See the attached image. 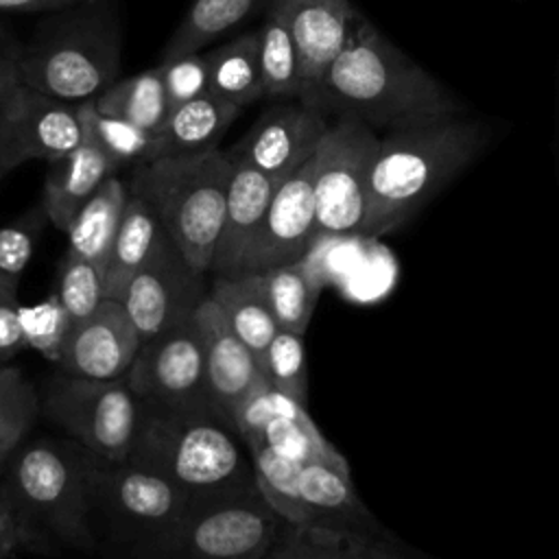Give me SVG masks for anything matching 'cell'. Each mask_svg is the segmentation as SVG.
<instances>
[{
  "label": "cell",
  "instance_id": "cell-31",
  "mask_svg": "<svg viewBox=\"0 0 559 559\" xmlns=\"http://www.w3.org/2000/svg\"><path fill=\"white\" fill-rule=\"evenodd\" d=\"M79 120L83 127V140L105 153L118 170L122 166H140L157 157V133L122 118L100 114L94 98L79 103Z\"/></svg>",
  "mask_w": 559,
  "mask_h": 559
},
{
  "label": "cell",
  "instance_id": "cell-27",
  "mask_svg": "<svg viewBox=\"0 0 559 559\" xmlns=\"http://www.w3.org/2000/svg\"><path fill=\"white\" fill-rule=\"evenodd\" d=\"M262 98L299 100V63L284 0H273L266 7L264 22L258 31Z\"/></svg>",
  "mask_w": 559,
  "mask_h": 559
},
{
  "label": "cell",
  "instance_id": "cell-41",
  "mask_svg": "<svg viewBox=\"0 0 559 559\" xmlns=\"http://www.w3.org/2000/svg\"><path fill=\"white\" fill-rule=\"evenodd\" d=\"M26 347L22 323H20V301L17 290L0 288V367Z\"/></svg>",
  "mask_w": 559,
  "mask_h": 559
},
{
  "label": "cell",
  "instance_id": "cell-9",
  "mask_svg": "<svg viewBox=\"0 0 559 559\" xmlns=\"http://www.w3.org/2000/svg\"><path fill=\"white\" fill-rule=\"evenodd\" d=\"M44 411L87 452L124 461L135 445L144 402L127 380H90L66 373L50 386Z\"/></svg>",
  "mask_w": 559,
  "mask_h": 559
},
{
  "label": "cell",
  "instance_id": "cell-5",
  "mask_svg": "<svg viewBox=\"0 0 559 559\" xmlns=\"http://www.w3.org/2000/svg\"><path fill=\"white\" fill-rule=\"evenodd\" d=\"M7 489L24 513L68 544L92 548L83 448L37 439L9 456Z\"/></svg>",
  "mask_w": 559,
  "mask_h": 559
},
{
  "label": "cell",
  "instance_id": "cell-1",
  "mask_svg": "<svg viewBox=\"0 0 559 559\" xmlns=\"http://www.w3.org/2000/svg\"><path fill=\"white\" fill-rule=\"evenodd\" d=\"M304 103L376 129L456 118L465 105L358 15L347 44Z\"/></svg>",
  "mask_w": 559,
  "mask_h": 559
},
{
  "label": "cell",
  "instance_id": "cell-17",
  "mask_svg": "<svg viewBox=\"0 0 559 559\" xmlns=\"http://www.w3.org/2000/svg\"><path fill=\"white\" fill-rule=\"evenodd\" d=\"M205 358V380L214 408L231 424L238 404L262 382H269L249 347L236 336L218 304L207 295L192 314ZM234 426V424H231Z\"/></svg>",
  "mask_w": 559,
  "mask_h": 559
},
{
  "label": "cell",
  "instance_id": "cell-36",
  "mask_svg": "<svg viewBox=\"0 0 559 559\" xmlns=\"http://www.w3.org/2000/svg\"><path fill=\"white\" fill-rule=\"evenodd\" d=\"M262 371L275 391L306 406L308 376H306V352H304L301 334L277 330V334L269 345Z\"/></svg>",
  "mask_w": 559,
  "mask_h": 559
},
{
  "label": "cell",
  "instance_id": "cell-44",
  "mask_svg": "<svg viewBox=\"0 0 559 559\" xmlns=\"http://www.w3.org/2000/svg\"><path fill=\"white\" fill-rule=\"evenodd\" d=\"M4 175H7V173H4V168H2V166H0V179H2V177H4Z\"/></svg>",
  "mask_w": 559,
  "mask_h": 559
},
{
  "label": "cell",
  "instance_id": "cell-24",
  "mask_svg": "<svg viewBox=\"0 0 559 559\" xmlns=\"http://www.w3.org/2000/svg\"><path fill=\"white\" fill-rule=\"evenodd\" d=\"M275 406L277 415L266 424L262 432L264 445L299 465L321 463L325 467L336 469L343 476H349V465L345 456L336 452L330 445V441L321 435L304 404L275 391Z\"/></svg>",
  "mask_w": 559,
  "mask_h": 559
},
{
  "label": "cell",
  "instance_id": "cell-20",
  "mask_svg": "<svg viewBox=\"0 0 559 559\" xmlns=\"http://www.w3.org/2000/svg\"><path fill=\"white\" fill-rule=\"evenodd\" d=\"M116 173L114 162L85 140L63 157L50 162L41 201L48 221L66 231L79 207Z\"/></svg>",
  "mask_w": 559,
  "mask_h": 559
},
{
  "label": "cell",
  "instance_id": "cell-11",
  "mask_svg": "<svg viewBox=\"0 0 559 559\" xmlns=\"http://www.w3.org/2000/svg\"><path fill=\"white\" fill-rule=\"evenodd\" d=\"M203 277L205 275L197 273L166 236L118 299L140 343L192 319L197 306L207 295Z\"/></svg>",
  "mask_w": 559,
  "mask_h": 559
},
{
  "label": "cell",
  "instance_id": "cell-12",
  "mask_svg": "<svg viewBox=\"0 0 559 559\" xmlns=\"http://www.w3.org/2000/svg\"><path fill=\"white\" fill-rule=\"evenodd\" d=\"M124 380L144 404L214 408L205 380L203 347L192 319L140 343Z\"/></svg>",
  "mask_w": 559,
  "mask_h": 559
},
{
  "label": "cell",
  "instance_id": "cell-4",
  "mask_svg": "<svg viewBox=\"0 0 559 559\" xmlns=\"http://www.w3.org/2000/svg\"><path fill=\"white\" fill-rule=\"evenodd\" d=\"M231 170L227 153L207 148L144 162L129 183V192L151 205L168 238L201 275L212 266Z\"/></svg>",
  "mask_w": 559,
  "mask_h": 559
},
{
  "label": "cell",
  "instance_id": "cell-2",
  "mask_svg": "<svg viewBox=\"0 0 559 559\" xmlns=\"http://www.w3.org/2000/svg\"><path fill=\"white\" fill-rule=\"evenodd\" d=\"M478 120L443 118L391 129L378 142L369 170L360 236L400 227L485 146Z\"/></svg>",
  "mask_w": 559,
  "mask_h": 559
},
{
  "label": "cell",
  "instance_id": "cell-32",
  "mask_svg": "<svg viewBox=\"0 0 559 559\" xmlns=\"http://www.w3.org/2000/svg\"><path fill=\"white\" fill-rule=\"evenodd\" d=\"M273 0H194L170 37L164 59H175L188 52H199L207 41L227 33L249 15L258 13Z\"/></svg>",
  "mask_w": 559,
  "mask_h": 559
},
{
  "label": "cell",
  "instance_id": "cell-23",
  "mask_svg": "<svg viewBox=\"0 0 559 559\" xmlns=\"http://www.w3.org/2000/svg\"><path fill=\"white\" fill-rule=\"evenodd\" d=\"M210 297L218 304L236 336L249 347L260 369H264L269 345L280 328L262 290L260 273L214 277Z\"/></svg>",
  "mask_w": 559,
  "mask_h": 559
},
{
  "label": "cell",
  "instance_id": "cell-43",
  "mask_svg": "<svg viewBox=\"0 0 559 559\" xmlns=\"http://www.w3.org/2000/svg\"><path fill=\"white\" fill-rule=\"evenodd\" d=\"M79 0H0V9L4 11H41V9H59L74 4Z\"/></svg>",
  "mask_w": 559,
  "mask_h": 559
},
{
  "label": "cell",
  "instance_id": "cell-33",
  "mask_svg": "<svg viewBox=\"0 0 559 559\" xmlns=\"http://www.w3.org/2000/svg\"><path fill=\"white\" fill-rule=\"evenodd\" d=\"M255 487L260 496L271 504V509L293 526H308L310 513L299 496V469L301 465L277 454L269 445L260 443L249 450Z\"/></svg>",
  "mask_w": 559,
  "mask_h": 559
},
{
  "label": "cell",
  "instance_id": "cell-25",
  "mask_svg": "<svg viewBox=\"0 0 559 559\" xmlns=\"http://www.w3.org/2000/svg\"><path fill=\"white\" fill-rule=\"evenodd\" d=\"M297 485L299 496L310 513L308 526L332 528L341 533H349L347 526H356L358 533L362 531V524L373 526L371 515L354 493L349 476H343L321 463H306L299 469Z\"/></svg>",
  "mask_w": 559,
  "mask_h": 559
},
{
  "label": "cell",
  "instance_id": "cell-28",
  "mask_svg": "<svg viewBox=\"0 0 559 559\" xmlns=\"http://www.w3.org/2000/svg\"><path fill=\"white\" fill-rule=\"evenodd\" d=\"M205 57L212 94L238 107H247L262 98L258 31L242 33Z\"/></svg>",
  "mask_w": 559,
  "mask_h": 559
},
{
  "label": "cell",
  "instance_id": "cell-38",
  "mask_svg": "<svg viewBox=\"0 0 559 559\" xmlns=\"http://www.w3.org/2000/svg\"><path fill=\"white\" fill-rule=\"evenodd\" d=\"M159 72L168 107H177L210 92V70L205 55L188 52L175 59H164Z\"/></svg>",
  "mask_w": 559,
  "mask_h": 559
},
{
  "label": "cell",
  "instance_id": "cell-26",
  "mask_svg": "<svg viewBox=\"0 0 559 559\" xmlns=\"http://www.w3.org/2000/svg\"><path fill=\"white\" fill-rule=\"evenodd\" d=\"M127 197L129 188L122 183V179L116 175L107 177L70 221L66 229V255L94 262L103 269L118 223L122 218Z\"/></svg>",
  "mask_w": 559,
  "mask_h": 559
},
{
  "label": "cell",
  "instance_id": "cell-30",
  "mask_svg": "<svg viewBox=\"0 0 559 559\" xmlns=\"http://www.w3.org/2000/svg\"><path fill=\"white\" fill-rule=\"evenodd\" d=\"M94 105L105 116L122 118L153 133L159 131L170 109L159 66L107 85L94 98Z\"/></svg>",
  "mask_w": 559,
  "mask_h": 559
},
{
  "label": "cell",
  "instance_id": "cell-45",
  "mask_svg": "<svg viewBox=\"0 0 559 559\" xmlns=\"http://www.w3.org/2000/svg\"><path fill=\"white\" fill-rule=\"evenodd\" d=\"M2 485H4V483H0V489H2Z\"/></svg>",
  "mask_w": 559,
  "mask_h": 559
},
{
  "label": "cell",
  "instance_id": "cell-15",
  "mask_svg": "<svg viewBox=\"0 0 559 559\" xmlns=\"http://www.w3.org/2000/svg\"><path fill=\"white\" fill-rule=\"evenodd\" d=\"M81 142L79 103L46 96L24 83L0 133V166L9 173L28 159L55 162Z\"/></svg>",
  "mask_w": 559,
  "mask_h": 559
},
{
  "label": "cell",
  "instance_id": "cell-19",
  "mask_svg": "<svg viewBox=\"0 0 559 559\" xmlns=\"http://www.w3.org/2000/svg\"><path fill=\"white\" fill-rule=\"evenodd\" d=\"M282 181L284 179H275L251 166L234 164L227 188L223 227L210 266V273L214 277H231L240 273L242 258Z\"/></svg>",
  "mask_w": 559,
  "mask_h": 559
},
{
  "label": "cell",
  "instance_id": "cell-42",
  "mask_svg": "<svg viewBox=\"0 0 559 559\" xmlns=\"http://www.w3.org/2000/svg\"><path fill=\"white\" fill-rule=\"evenodd\" d=\"M24 87L20 70V52L0 48V133L15 107V100Z\"/></svg>",
  "mask_w": 559,
  "mask_h": 559
},
{
  "label": "cell",
  "instance_id": "cell-39",
  "mask_svg": "<svg viewBox=\"0 0 559 559\" xmlns=\"http://www.w3.org/2000/svg\"><path fill=\"white\" fill-rule=\"evenodd\" d=\"M20 323L26 345L37 347L50 360H57L59 345L68 332V319L57 295L31 308L20 306Z\"/></svg>",
  "mask_w": 559,
  "mask_h": 559
},
{
  "label": "cell",
  "instance_id": "cell-14",
  "mask_svg": "<svg viewBox=\"0 0 559 559\" xmlns=\"http://www.w3.org/2000/svg\"><path fill=\"white\" fill-rule=\"evenodd\" d=\"M317 236L314 155L290 173L275 190L266 214L242 258L240 273H264L304 260Z\"/></svg>",
  "mask_w": 559,
  "mask_h": 559
},
{
  "label": "cell",
  "instance_id": "cell-34",
  "mask_svg": "<svg viewBox=\"0 0 559 559\" xmlns=\"http://www.w3.org/2000/svg\"><path fill=\"white\" fill-rule=\"evenodd\" d=\"M39 411V397L20 369L0 367V465L15 452Z\"/></svg>",
  "mask_w": 559,
  "mask_h": 559
},
{
  "label": "cell",
  "instance_id": "cell-13",
  "mask_svg": "<svg viewBox=\"0 0 559 559\" xmlns=\"http://www.w3.org/2000/svg\"><path fill=\"white\" fill-rule=\"evenodd\" d=\"M330 124L328 114L304 100H275L227 151V157L286 179L317 153Z\"/></svg>",
  "mask_w": 559,
  "mask_h": 559
},
{
  "label": "cell",
  "instance_id": "cell-8",
  "mask_svg": "<svg viewBox=\"0 0 559 559\" xmlns=\"http://www.w3.org/2000/svg\"><path fill=\"white\" fill-rule=\"evenodd\" d=\"M83 467L90 518L100 513L120 531L146 539L175 526L197 504L168 476L133 459L109 461L83 448Z\"/></svg>",
  "mask_w": 559,
  "mask_h": 559
},
{
  "label": "cell",
  "instance_id": "cell-22",
  "mask_svg": "<svg viewBox=\"0 0 559 559\" xmlns=\"http://www.w3.org/2000/svg\"><path fill=\"white\" fill-rule=\"evenodd\" d=\"M240 111L242 107L212 92L170 107L166 120L157 131V157L216 148L218 140L231 127Z\"/></svg>",
  "mask_w": 559,
  "mask_h": 559
},
{
  "label": "cell",
  "instance_id": "cell-37",
  "mask_svg": "<svg viewBox=\"0 0 559 559\" xmlns=\"http://www.w3.org/2000/svg\"><path fill=\"white\" fill-rule=\"evenodd\" d=\"M46 221L44 205H37L17 221L0 227V288L17 290L20 277L33 258Z\"/></svg>",
  "mask_w": 559,
  "mask_h": 559
},
{
  "label": "cell",
  "instance_id": "cell-40",
  "mask_svg": "<svg viewBox=\"0 0 559 559\" xmlns=\"http://www.w3.org/2000/svg\"><path fill=\"white\" fill-rule=\"evenodd\" d=\"M37 524L24 513V509L9 493L7 485L0 489V559L17 555L22 548L39 544Z\"/></svg>",
  "mask_w": 559,
  "mask_h": 559
},
{
  "label": "cell",
  "instance_id": "cell-10",
  "mask_svg": "<svg viewBox=\"0 0 559 559\" xmlns=\"http://www.w3.org/2000/svg\"><path fill=\"white\" fill-rule=\"evenodd\" d=\"M380 138L352 116H336L314 153L317 236L360 234L369 170Z\"/></svg>",
  "mask_w": 559,
  "mask_h": 559
},
{
  "label": "cell",
  "instance_id": "cell-3",
  "mask_svg": "<svg viewBox=\"0 0 559 559\" xmlns=\"http://www.w3.org/2000/svg\"><path fill=\"white\" fill-rule=\"evenodd\" d=\"M236 435L214 408L144 404L129 459L162 472L194 502L227 498L255 489L253 463Z\"/></svg>",
  "mask_w": 559,
  "mask_h": 559
},
{
  "label": "cell",
  "instance_id": "cell-29",
  "mask_svg": "<svg viewBox=\"0 0 559 559\" xmlns=\"http://www.w3.org/2000/svg\"><path fill=\"white\" fill-rule=\"evenodd\" d=\"M260 280L277 328L306 336L321 290V282L306 258L264 271L260 273Z\"/></svg>",
  "mask_w": 559,
  "mask_h": 559
},
{
  "label": "cell",
  "instance_id": "cell-21",
  "mask_svg": "<svg viewBox=\"0 0 559 559\" xmlns=\"http://www.w3.org/2000/svg\"><path fill=\"white\" fill-rule=\"evenodd\" d=\"M166 236L168 234L151 205L142 197L129 192L122 218L103 264L107 299H120L131 277L151 260Z\"/></svg>",
  "mask_w": 559,
  "mask_h": 559
},
{
  "label": "cell",
  "instance_id": "cell-6",
  "mask_svg": "<svg viewBox=\"0 0 559 559\" xmlns=\"http://www.w3.org/2000/svg\"><path fill=\"white\" fill-rule=\"evenodd\" d=\"M282 522L286 520L271 509L255 487L197 502L175 526L148 539L146 550L157 559H264Z\"/></svg>",
  "mask_w": 559,
  "mask_h": 559
},
{
  "label": "cell",
  "instance_id": "cell-16",
  "mask_svg": "<svg viewBox=\"0 0 559 559\" xmlns=\"http://www.w3.org/2000/svg\"><path fill=\"white\" fill-rule=\"evenodd\" d=\"M140 338L118 299H105L85 321L68 328L57 362L68 376L90 380H124Z\"/></svg>",
  "mask_w": 559,
  "mask_h": 559
},
{
  "label": "cell",
  "instance_id": "cell-18",
  "mask_svg": "<svg viewBox=\"0 0 559 559\" xmlns=\"http://www.w3.org/2000/svg\"><path fill=\"white\" fill-rule=\"evenodd\" d=\"M284 7L297 48L299 100H304L347 44L360 13L349 0H284Z\"/></svg>",
  "mask_w": 559,
  "mask_h": 559
},
{
  "label": "cell",
  "instance_id": "cell-35",
  "mask_svg": "<svg viewBox=\"0 0 559 559\" xmlns=\"http://www.w3.org/2000/svg\"><path fill=\"white\" fill-rule=\"evenodd\" d=\"M57 299L66 312L68 328L90 319L107 299L103 269L94 262L68 258L61 262Z\"/></svg>",
  "mask_w": 559,
  "mask_h": 559
},
{
  "label": "cell",
  "instance_id": "cell-7",
  "mask_svg": "<svg viewBox=\"0 0 559 559\" xmlns=\"http://www.w3.org/2000/svg\"><path fill=\"white\" fill-rule=\"evenodd\" d=\"M118 59L116 28L92 17L70 22L41 37L20 55V70L28 87L66 103H83L111 85Z\"/></svg>",
  "mask_w": 559,
  "mask_h": 559
}]
</instances>
